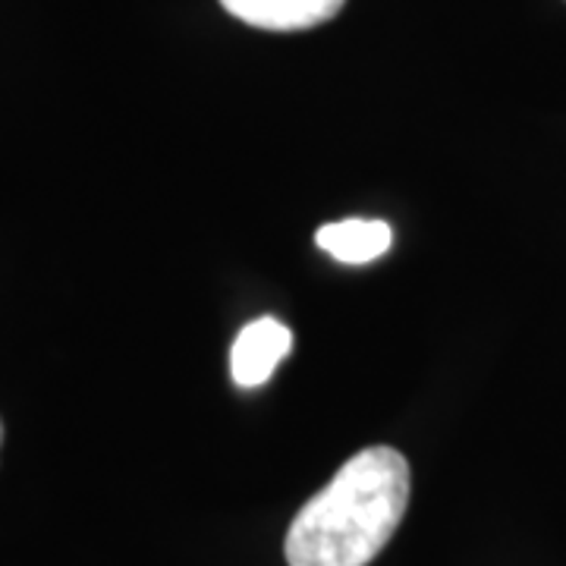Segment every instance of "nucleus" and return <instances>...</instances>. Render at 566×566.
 Segmentation results:
<instances>
[{"label": "nucleus", "instance_id": "1", "mask_svg": "<svg viewBox=\"0 0 566 566\" xmlns=\"http://www.w3.org/2000/svg\"><path fill=\"white\" fill-rule=\"evenodd\" d=\"M409 463L394 447H365L305 501L286 532L290 566H368L409 506Z\"/></svg>", "mask_w": 566, "mask_h": 566}, {"label": "nucleus", "instance_id": "2", "mask_svg": "<svg viewBox=\"0 0 566 566\" xmlns=\"http://www.w3.org/2000/svg\"><path fill=\"white\" fill-rule=\"evenodd\" d=\"M290 349H293V334L286 324L271 315L255 318L233 340L230 375L240 387H262L274 375V368L290 356Z\"/></svg>", "mask_w": 566, "mask_h": 566}, {"label": "nucleus", "instance_id": "3", "mask_svg": "<svg viewBox=\"0 0 566 566\" xmlns=\"http://www.w3.org/2000/svg\"><path fill=\"white\" fill-rule=\"evenodd\" d=\"M346 0H221V7L245 25L268 32H300L334 20Z\"/></svg>", "mask_w": 566, "mask_h": 566}, {"label": "nucleus", "instance_id": "4", "mask_svg": "<svg viewBox=\"0 0 566 566\" xmlns=\"http://www.w3.org/2000/svg\"><path fill=\"white\" fill-rule=\"evenodd\" d=\"M315 243L324 249L334 262L340 264H368L381 259L394 233L385 221H365V218H346L337 223H324L315 233Z\"/></svg>", "mask_w": 566, "mask_h": 566}, {"label": "nucleus", "instance_id": "5", "mask_svg": "<svg viewBox=\"0 0 566 566\" xmlns=\"http://www.w3.org/2000/svg\"><path fill=\"white\" fill-rule=\"evenodd\" d=\"M0 444H3V422H0Z\"/></svg>", "mask_w": 566, "mask_h": 566}]
</instances>
